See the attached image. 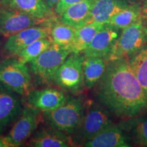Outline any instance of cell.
<instances>
[{
  "label": "cell",
  "instance_id": "1",
  "mask_svg": "<svg viewBox=\"0 0 147 147\" xmlns=\"http://www.w3.org/2000/svg\"><path fill=\"white\" fill-rule=\"evenodd\" d=\"M97 84L96 97L99 102L117 118L123 120L147 112L146 97L129 58L108 61Z\"/></svg>",
  "mask_w": 147,
  "mask_h": 147
},
{
  "label": "cell",
  "instance_id": "2",
  "mask_svg": "<svg viewBox=\"0 0 147 147\" xmlns=\"http://www.w3.org/2000/svg\"><path fill=\"white\" fill-rule=\"evenodd\" d=\"M87 106V102L82 97H69L60 107L42 113V118L47 125L69 136L74 135L81 123Z\"/></svg>",
  "mask_w": 147,
  "mask_h": 147
},
{
  "label": "cell",
  "instance_id": "3",
  "mask_svg": "<svg viewBox=\"0 0 147 147\" xmlns=\"http://www.w3.org/2000/svg\"><path fill=\"white\" fill-rule=\"evenodd\" d=\"M70 53L68 49L53 43L38 57L29 62L30 71L36 83L47 85L53 82L57 70Z\"/></svg>",
  "mask_w": 147,
  "mask_h": 147
},
{
  "label": "cell",
  "instance_id": "4",
  "mask_svg": "<svg viewBox=\"0 0 147 147\" xmlns=\"http://www.w3.org/2000/svg\"><path fill=\"white\" fill-rule=\"evenodd\" d=\"M147 44V25L142 19L122 29L108 57V61L129 58Z\"/></svg>",
  "mask_w": 147,
  "mask_h": 147
},
{
  "label": "cell",
  "instance_id": "5",
  "mask_svg": "<svg viewBox=\"0 0 147 147\" xmlns=\"http://www.w3.org/2000/svg\"><path fill=\"white\" fill-rule=\"evenodd\" d=\"M84 58L82 53H71L57 70L53 82L71 94H80L85 87L82 68Z\"/></svg>",
  "mask_w": 147,
  "mask_h": 147
},
{
  "label": "cell",
  "instance_id": "6",
  "mask_svg": "<svg viewBox=\"0 0 147 147\" xmlns=\"http://www.w3.org/2000/svg\"><path fill=\"white\" fill-rule=\"evenodd\" d=\"M109 113L102 105L95 102L90 103L87 106L81 123L71 138L73 144L83 145L113 123Z\"/></svg>",
  "mask_w": 147,
  "mask_h": 147
},
{
  "label": "cell",
  "instance_id": "7",
  "mask_svg": "<svg viewBox=\"0 0 147 147\" xmlns=\"http://www.w3.org/2000/svg\"><path fill=\"white\" fill-rule=\"evenodd\" d=\"M0 82L20 95H27L32 85V76L26 64L16 58L0 61Z\"/></svg>",
  "mask_w": 147,
  "mask_h": 147
},
{
  "label": "cell",
  "instance_id": "8",
  "mask_svg": "<svg viewBox=\"0 0 147 147\" xmlns=\"http://www.w3.org/2000/svg\"><path fill=\"white\" fill-rule=\"evenodd\" d=\"M54 18L55 16L50 18L47 23L28 27L8 37L1 52L8 57L16 56L32 42L40 38L49 37L51 23Z\"/></svg>",
  "mask_w": 147,
  "mask_h": 147
},
{
  "label": "cell",
  "instance_id": "9",
  "mask_svg": "<svg viewBox=\"0 0 147 147\" xmlns=\"http://www.w3.org/2000/svg\"><path fill=\"white\" fill-rule=\"evenodd\" d=\"M49 19L37 18L20 11L1 6L0 36L8 38L23 29L47 23Z\"/></svg>",
  "mask_w": 147,
  "mask_h": 147
},
{
  "label": "cell",
  "instance_id": "10",
  "mask_svg": "<svg viewBox=\"0 0 147 147\" xmlns=\"http://www.w3.org/2000/svg\"><path fill=\"white\" fill-rule=\"evenodd\" d=\"M39 110L32 106H25L6 135L12 147L20 146L32 136L38 128Z\"/></svg>",
  "mask_w": 147,
  "mask_h": 147
},
{
  "label": "cell",
  "instance_id": "11",
  "mask_svg": "<svg viewBox=\"0 0 147 147\" xmlns=\"http://www.w3.org/2000/svg\"><path fill=\"white\" fill-rule=\"evenodd\" d=\"M68 97L63 90L54 87L30 90L27 94L29 105L42 113L57 109L63 105Z\"/></svg>",
  "mask_w": 147,
  "mask_h": 147
},
{
  "label": "cell",
  "instance_id": "12",
  "mask_svg": "<svg viewBox=\"0 0 147 147\" xmlns=\"http://www.w3.org/2000/svg\"><path fill=\"white\" fill-rule=\"evenodd\" d=\"M23 108L15 92L0 82V136L15 122Z\"/></svg>",
  "mask_w": 147,
  "mask_h": 147
},
{
  "label": "cell",
  "instance_id": "13",
  "mask_svg": "<svg viewBox=\"0 0 147 147\" xmlns=\"http://www.w3.org/2000/svg\"><path fill=\"white\" fill-rule=\"evenodd\" d=\"M119 34V29L104 24L82 53L84 57H102L108 59V55Z\"/></svg>",
  "mask_w": 147,
  "mask_h": 147
},
{
  "label": "cell",
  "instance_id": "14",
  "mask_svg": "<svg viewBox=\"0 0 147 147\" xmlns=\"http://www.w3.org/2000/svg\"><path fill=\"white\" fill-rule=\"evenodd\" d=\"M72 144L69 135L47 125L37 128L29 141V146L33 147H67Z\"/></svg>",
  "mask_w": 147,
  "mask_h": 147
},
{
  "label": "cell",
  "instance_id": "15",
  "mask_svg": "<svg viewBox=\"0 0 147 147\" xmlns=\"http://www.w3.org/2000/svg\"><path fill=\"white\" fill-rule=\"evenodd\" d=\"M82 146L87 147H129L131 143L119 125L112 123Z\"/></svg>",
  "mask_w": 147,
  "mask_h": 147
},
{
  "label": "cell",
  "instance_id": "16",
  "mask_svg": "<svg viewBox=\"0 0 147 147\" xmlns=\"http://www.w3.org/2000/svg\"><path fill=\"white\" fill-rule=\"evenodd\" d=\"M2 6L20 11L35 17L49 19L55 16L54 10L48 6L45 0H0Z\"/></svg>",
  "mask_w": 147,
  "mask_h": 147
},
{
  "label": "cell",
  "instance_id": "17",
  "mask_svg": "<svg viewBox=\"0 0 147 147\" xmlns=\"http://www.w3.org/2000/svg\"><path fill=\"white\" fill-rule=\"evenodd\" d=\"M129 5L128 0H93L90 22L106 24Z\"/></svg>",
  "mask_w": 147,
  "mask_h": 147
},
{
  "label": "cell",
  "instance_id": "18",
  "mask_svg": "<svg viewBox=\"0 0 147 147\" xmlns=\"http://www.w3.org/2000/svg\"><path fill=\"white\" fill-rule=\"evenodd\" d=\"M119 127L127 137L138 146L147 147V117L136 116L121 121Z\"/></svg>",
  "mask_w": 147,
  "mask_h": 147
},
{
  "label": "cell",
  "instance_id": "19",
  "mask_svg": "<svg viewBox=\"0 0 147 147\" xmlns=\"http://www.w3.org/2000/svg\"><path fill=\"white\" fill-rule=\"evenodd\" d=\"M93 0H82L70 5L62 13L60 21L77 29L89 23Z\"/></svg>",
  "mask_w": 147,
  "mask_h": 147
},
{
  "label": "cell",
  "instance_id": "20",
  "mask_svg": "<svg viewBox=\"0 0 147 147\" xmlns=\"http://www.w3.org/2000/svg\"><path fill=\"white\" fill-rule=\"evenodd\" d=\"M108 60L102 57H85L83 62V76L85 87L91 89L97 84L105 71Z\"/></svg>",
  "mask_w": 147,
  "mask_h": 147
},
{
  "label": "cell",
  "instance_id": "21",
  "mask_svg": "<svg viewBox=\"0 0 147 147\" xmlns=\"http://www.w3.org/2000/svg\"><path fill=\"white\" fill-rule=\"evenodd\" d=\"M76 29L53 18L51 23L50 38L53 43L65 48L71 52L75 39Z\"/></svg>",
  "mask_w": 147,
  "mask_h": 147
},
{
  "label": "cell",
  "instance_id": "22",
  "mask_svg": "<svg viewBox=\"0 0 147 147\" xmlns=\"http://www.w3.org/2000/svg\"><path fill=\"white\" fill-rule=\"evenodd\" d=\"M104 25V24L92 21L76 29L75 39L71 53H82Z\"/></svg>",
  "mask_w": 147,
  "mask_h": 147
},
{
  "label": "cell",
  "instance_id": "23",
  "mask_svg": "<svg viewBox=\"0 0 147 147\" xmlns=\"http://www.w3.org/2000/svg\"><path fill=\"white\" fill-rule=\"evenodd\" d=\"M129 61L147 102V45L129 58Z\"/></svg>",
  "mask_w": 147,
  "mask_h": 147
},
{
  "label": "cell",
  "instance_id": "24",
  "mask_svg": "<svg viewBox=\"0 0 147 147\" xmlns=\"http://www.w3.org/2000/svg\"><path fill=\"white\" fill-rule=\"evenodd\" d=\"M141 6L138 3L129 4L127 8L114 15L106 24L119 29L126 28L141 18Z\"/></svg>",
  "mask_w": 147,
  "mask_h": 147
},
{
  "label": "cell",
  "instance_id": "25",
  "mask_svg": "<svg viewBox=\"0 0 147 147\" xmlns=\"http://www.w3.org/2000/svg\"><path fill=\"white\" fill-rule=\"evenodd\" d=\"M52 44L50 36L37 40L20 51L16 55V59L22 63H29L47 50Z\"/></svg>",
  "mask_w": 147,
  "mask_h": 147
},
{
  "label": "cell",
  "instance_id": "26",
  "mask_svg": "<svg viewBox=\"0 0 147 147\" xmlns=\"http://www.w3.org/2000/svg\"><path fill=\"white\" fill-rule=\"evenodd\" d=\"M82 0H59L54 8V12L60 16L70 5L81 1Z\"/></svg>",
  "mask_w": 147,
  "mask_h": 147
},
{
  "label": "cell",
  "instance_id": "27",
  "mask_svg": "<svg viewBox=\"0 0 147 147\" xmlns=\"http://www.w3.org/2000/svg\"><path fill=\"white\" fill-rule=\"evenodd\" d=\"M141 18L143 21H147V0H144L142 5H141Z\"/></svg>",
  "mask_w": 147,
  "mask_h": 147
},
{
  "label": "cell",
  "instance_id": "28",
  "mask_svg": "<svg viewBox=\"0 0 147 147\" xmlns=\"http://www.w3.org/2000/svg\"><path fill=\"white\" fill-rule=\"evenodd\" d=\"M0 147H12V144L8 138L6 137V136H0Z\"/></svg>",
  "mask_w": 147,
  "mask_h": 147
},
{
  "label": "cell",
  "instance_id": "29",
  "mask_svg": "<svg viewBox=\"0 0 147 147\" xmlns=\"http://www.w3.org/2000/svg\"><path fill=\"white\" fill-rule=\"evenodd\" d=\"M45 1L47 3L48 6L53 10V8H55V6L59 0H45Z\"/></svg>",
  "mask_w": 147,
  "mask_h": 147
},
{
  "label": "cell",
  "instance_id": "30",
  "mask_svg": "<svg viewBox=\"0 0 147 147\" xmlns=\"http://www.w3.org/2000/svg\"><path fill=\"white\" fill-rule=\"evenodd\" d=\"M0 45H1V38H0Z\"/></svg>",
  "mask_w": 147,
  "mask_h": 147
}]
</instances>
